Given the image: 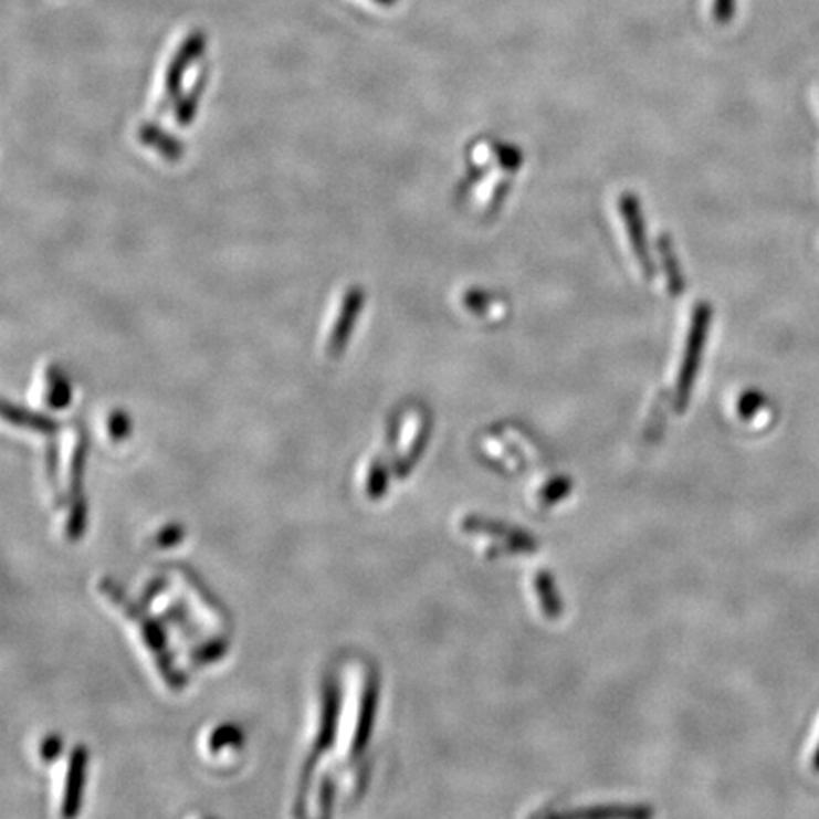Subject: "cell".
Returning <instances> with one entry per match:
<instances>
[{"label":"cell","instance_id":"6da1fadb","mask_svg":"<svg viewBox=\"0 0 819 819\" xmlns=\"http://www.w3.org/2000/svg\"><path fill=\"white\" fill-rule=\"evenodd\" d=\"M710 323H712V307L707 306L706 302H702L694 309L691 330L686 336L685 355H683L680 374V407H685L686 399L693 389L694 376L699 372L700 359L706 347Z\"/></svg>","mask_w":819,"mask_h":819},{"label":"cell","instance_id":"5b68a950","mask_svg":"<svg viewBox=\"0 0 819 819\" xmlns=\"http://www.w3.org/2000/svg\"><path fill=\"white\" fill-rule=\"evenodd\" d=\"M374 2H378V4H384V7H393L397 0H374Z\"/></svg>","mask_w":819,"mask_h":819},{"label":"cell","instance_id":"277c9868","mask_svg":"<svg viewBox=\"0 0 819 819\" xmlns=\"http://www.w3.org/2000/svg\"><path fill=\"white\" fill-rule=\"evenodd\" d=\"M736 12V0H713V20L726 25L731 23Z\"/></svg>","mask_w":819,"mask_h":819},{"label":"cell","instance_id":"3957f363","mask_svg":"<svg viewBox=\"0 0 819 819\" xmlns=\"http://www.w3.org/2000/svg\"><path fill=\"white\" fill-rule=\"evenodd\" d=\"M659 249L660 254H662V262L666 266L670 293H672V296H680L685 291V280H683V275L680 273V264H678L675 253H673L672 245H670V240L660 241Z\"/></svg>","mask_w":819,"mask_h":819},{"label":"cell","instance_id":"7a4b0ae2","mask_svg":"<svg viewBox=\"0 0 819 819\" xmlns=\"http://www.w3.org/2000/svg\"><path fill=\"white\" fill-rule=\"evenodd\" d=\"M620 217L627 222L628 238L632 243L633 253L638 256L641 270L647 277H651L654 272L653 260L647 251L645 222L641 214L640 200L633 193L627 192L620 196L619 201Z\"/></svg>","mask_w":819,"mask_h":819},{"label":"cell","instance_id":"8992f818","mask_svg":"<svg viewBox=\"0 0 819 819\" xmlns=\"http://www.w3.org/2000/svg\"><path fill=\"white\" fill-rule=\"evenodd\" d=\"M813 766H816V770H819V747L818 752H816V755H813Z\"/></svg>","mask_w":819,"mask_h":819}]
</instances>
